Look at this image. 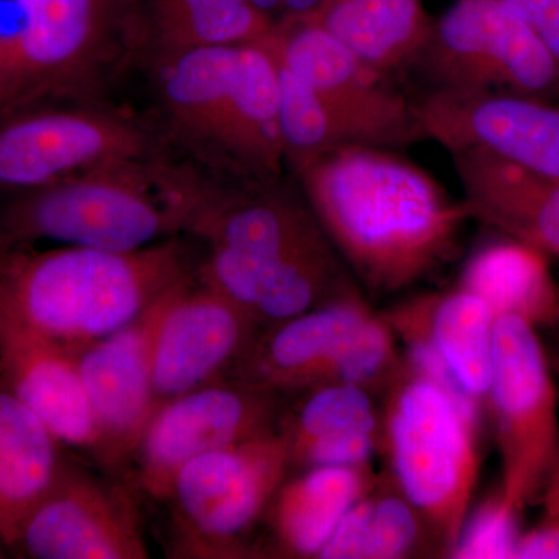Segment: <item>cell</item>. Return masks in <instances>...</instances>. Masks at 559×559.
<instances>
[{"label": "cell", "instance_id": "obj_1", "mask_svg": "<svg viewBox=\"0 0 559 559\" xmlns=\"http://www.w3.org/2000/svg\"><path fill=\"white\" fill-rule=\"evenodd\" d=\"M294 171L331 245L371 293H396L447 263L471 218L465 202L393 150L341 146Z\"/></svg>", "mask_w": 559, "mask_h": 559}, {"label": "cell", "instance_id": "obj_2", "mask_svg": "<svg viewBox=\"0 0 559 559\" xmlns=\"http://www.w3.org/2000/svg\"><path fill=\"white\" fill-rule=\"evenodd\" d=\"M189 231L207 246L200 277L261 329L358 293L308 202L275 180L212 193Z\"/></svg>", "mask_w": 559, "mask_h": 559}, {"label": "cell", "instance_id": "obj_3", "mask_svg": "<svg viewBox=\"0 0 559 559\" xmlns=\"http://www.w3.org/2000/svg\"><path fill=\"white\" fill-rule=\"evenodd\" d=\"M197 271L178 237L131 252L17 250L0 266V305L44 336L79 349L130 325Z\"/></svg>", "mask_w": 559, "mask_h": 559}, {"label": "cell", "instance_id": "obj_4", "mask_svg": "<svg viewBox=\"0 0 559 559\" xmlns=\"http://www.w3.org/2000/svg\"><path fill=\"white\" fill-rule=\"evenodd\" d=\"M263 40L173 51L157 61L173 134L252 183L274 182L286 165L277 64Z\"/></svg>", "mask_w": 559, "mask_h": 559}, {"label": "cell", "instance_id": "obj_5", "mask_svg": "<svg viewBox=\"0 0 559 559\" xmlns=\"http://www.w3.org/2000/svg\"><path fill=\"white\" fill-rule=\"evenodd\" d=\"M210 194L153 160L83 173L17 193L0 216V245L145 249L189 231Z\"/></svg>", "mask_w": 559, "mask_h": 559}, {"label": "cell", "instance_id": "obj_6", "mask_svg": "<svg viewBox=\"0 0 559 559\" xmlns=\"http://www.w3.org/2000/svg\"><path fill=\"white\" fill-rule=\"evenodd\" d=\"M14 31L0 55V112L55 98L86 100L148 36L143 0H11Z\"/></svg>", "mask_w": 559, "mask_h": 559}, {"label": "cell", "instance_id": "obj_7", "mask_svg": "<svg viewBox=\"0 0 559 559\" xmlns=\"http://www.w3.org/2000/svg\"><path fill=\"white\" fill-rule=\"evenodd\" d=\"M471 409L411 370L393 392L385 436L400 491L452 554L479 480L477 426Z\"/></svg>", "mask_w": 559, "mask_h": 559}, {"label": "cell", "instance_id": "obj_8", "mask_svg": "<svg viewBox=\"0 0 559 559\" xmlns=\"http://www.w3.org/2000/svg\"><path fill=\"white\" fill-rule=\"evenodd\" d=\"M395 367L392 326L356 293L260 333L231 377L282 399L329 384L367 389Z\"/></svg>", "mask_w": 559, "mask_h": 559}, {"label": "cell", "instance_id": "obj_9", "mask_svg": "<svg viewBox=\"0 0 559 559\" xmlns=\"http://www.w3.org/2000/svg\"><path fill=\"white\" fill-rule=\"evenodd\" d=\"M289 474L280 430L207 452L183 465L164 503L175 558H238Z\"/></svg>", "mask_w": 559, "mask_h": 559}, {"label": "cell", "instance_id": "obj_10", "mask_svg": "<svg viewBox=\"0 0 559 559\" xmlns=\"http://www.w3.org/2000/svg\"><path fill=\"white\" fill-rule=\"evenodd\" d=\"M487 404L502 460L498 496L521 514L543 492L559 460L557 390L538 333L527 320L496 319Z\"/></svg>", "mask_w": 559, "mask_h": 559}, {"label": "cell", "instance_id": "obj_11", "mask_svg": "<svg viewBox=\"0 0 559 559\" xmlns=\"http://www.w3.org/2000/svg\"><path fill=\"white\" fill-rule=\"evenodd\" d=\"M436 90L499 91L543 97L559 90L557 62L500 0H457L418 58Z\"/></svg>", "mask_w": 559, "mask_h": 559}, {"label": "cell", "instance_id": "obj_12", "mask_svg": "<svg viewBox=\"0 0 559 559\" xmlns=\"http://www.w3.org/2000/svg\"><path fill=\"white\" fill-rule=\"evenodd\" d=\"M131 120L91 106L14 110L0 120V187L27 191L103 168L151 160Z\"/></svg>", "mask_w": 559, "mask_h": 559}, {"label": "cell", "instance_id": "obj_13", "mask_svg": "<svg viewBox=\"0 0 559 559\" xmlns=\"http://www.w3.org/2000/svg\"><path fill=\"white\" fill-rule=\"evenodd\" d=\"M280 404L274 393L234 377L168 401L140 440L132 485L140 496L164 503L176 474L191 460L277 430Z\"/></svg>", "mask_w": 559, "mask_h": 559}, {"label": "cell", "instance_id": "obj_14", "mask_svg": "<svg viewBox=\"0 0 559 559\" xmlns=\"http://www.w3.org/2000/svg\"><path fill=\"white\" fill-rule=\"evenodd\" d=\"M134 485L68 465L22 522L11 549L33 559H146Z\"/></svg>", "mask_w": 559, "mask_h": 559}, {"label": "cell", "instance_id": "obj_15", "mask_svg": "<svg viewBox=\"0 0 559 559\" xmlns=\"http://www.w3.org/2000/svg\"><path fill=\"white\" fill-rule=\"evenodd\" d=\"M425 139L559 180V106L499 91L433 90L414 102Z\"/></svg>", "mask_w": 559, "mask_h": 559}, {"label": "cell", "instance_id": "obj_16", "mask_svg": "<svg viewBox=\"0 0 559 559\" xmlns=\"http://www.w3.org/2000/svg\"><path fill=\"white\" fill-rule=\"evenodd\" d=\"M253 322L198 271L173 290L153 345L156 411L168 401L230 378L260 336Z\"/></svg>", "mask_w": 559, "mask_h": 559}, {"label": "cell", "instance_id": "obj_17", "mask_svg": "<svg viewBox=\"0 0 559 559\" xmlns=\"http://www.w3.org/2000/svg\"><path fill=\"white\" fill-rule=\"evenodd\" d=\"M264 44L320 100L377 128L390 150L425 139L414 102L308 14L280 17Z\"/></svg>", "mask_w": 559, "mask_h": 559}, {"label": "cell", "instance_id": "obj_18", "mask_svg": "<svg viewBox=\"0 0 559 559\" xmlns=\"http://www.w3.org/2000/svg\"><path fill=\"white\" fill-rule=\"evenodd\" d=\"M175 289L124 329L79 349H70L75 356L97 429V463L109 473L132 462L156 414L154 336Z\"/></svg>", "mask_w": 559, "mask_h": 559}, {"label": "cell", "instance_id": "obj_19", "mask_svg": "<svg viewBox=\"0 0 559 559\" xmlns=\"http://www.w3.org/2000/svg\"><path fill=\"white\" fill-rule=\"evenodd\" d=\"M2 385L43 419L62 447L98 460V436L75 356L0 305Z\"/></svg>", "mask_w": 559, "mask_h": 559}, {"label": "cell", "instance_id": "obj_20", "mask_svg": "<svg viewBox=\"0 0 559 559\" xmlns=\"http://www.w3.org/2000/svg\"><path fill=\"white\" fill-rule=\"evenodd\" d=\"M451 157L471 218L559 259V180L480 151H457Z\"/></svg>", "mask_w": 559, "mask_h": 559}, {"label": "cell", "instance_id": "obj_21", "mask_svg": "<svg viewBox=\"0 0 559 559\" xmlns=\"http://www.w3.org/2000/svg\"><path fill=\"white\" fill-rule=\"evenodd\" d=\"M300 395L299 403L283 412L278 425L288 448L289 471L366 466L378 429L367 389L329 384Z\"/></svg>", "mask_w": 559, "mask_h": 559}, {"label": "cell", "instance_id": "obj_22", "mask_svg": "<svg viewBox=\"0 0 559 559\" xmlns=\"http://www.w3.org/2000/svg\"><path fill=\"white\" fill-rule=\"evenodd\" d=\"M369 487L366 466H319L294 477L288 474L264 514L278 554L318 558L344 514Z\"/></svg>", "mask_w": 559, "mask_h": 559}, {"label": "cell", "instance_id": "obj_23", "mask_svg": "<svg viewBox=\"0 0 559 559\" xmlns=\"http://www.w3.org/2000/svg\"><path fill=\"white\" fill-rule=\"evenodd\" d=\"M61 441L13 393L0 388V539L11 549L22 522L68 465Z\"/></svg>", "mask_w": 559, "mask_h": 559}, {"label": "cell", "instance_id": "obj_24", "mask_svg": "<svg viewBox=\"0 0 559 559\" xmlns=\"http://www.w3.org/2000/svg\"><path fill=\"white\" fill-rule=\"evenodd\" d=\"M308 16L382 73L415 64L433 27L421 0H322Z\"/></svg>", "mask_w": 559, "mask_h": 559}, {"label": "cell", "instance_id": "obj_25", "mask_svg": "<svg viewBox=\"0 0 559 559\" xmlns=\"http://www.w3.org/2000/svg\"><path fill=\"white\" fill-rule=\"evenodd\" d=\"M395 318L421 330L463 392L480 406L487 403L496 318L479 296L459 286L414 301Z\"/></svg>", "mask_w": 559, "mask_h": 559}, {"label": "cell", "instance_id": "obj_26", "mask_svg": "<svg viewBox=\"0 0 559 559\" xmlns=\"http://www.w3.org/2000/svg\"><path fill=\"white\" fill-rule=\"evenodd\" d=\"M459 286L479 296L496 319L516 316L535 329L559 325V283L547 255L520 241L509 238L474 253Z\"/></svg>", "mask_w": 559, "mask_h": 559}, {"label": "cell", "instance_id": "obj_27", "mask_svg": "<svg viewBox=\"0 0 559 559\" xmlns=\"http://www.w3.org/2000/svg\"><path fill=\"white\" fill-rule=\"evenodd\" d=\"M143 7L159 55L261 43L275 22L250 0H143Z\"/></svg>", "mask_w": 559, "mask_h": 559}, {"label": "cell", "instance_id": "obj_28", "mask_svg": "<svg viewBox=\"0 0 559 559\" xmlns=\"http://www.w3.org/2000/svg\"><path fill=\"white\" fill-rule=\"evenodd\" d=\"M274 60L278 73L280 132L286 164L294 170L319 154L341 146L366 145L390 150L377 128L326 105L299 76L277 58Z\"/></svg>", "mask_w": 559, "mask_h": 559}, {"label": "cell", "instance_id": "obj_29", "mask_svg": "<svg viewBox=\"0 0 559 559\" xmlns=\"http://www.w3.org/2000/svg\"><path fill=\"white\" fill-rule=\"evenodd\" d=\"M421 518L399 495L362 496L344 514L319 551L323 559H392L409 554Z\"/></svg>", "mask_w": 559, "mask_h": 559}, {"label": "cell", "instance_id": "obj_30", "mask_svg": "<svg viewBox=\"0 0 559 559\" xmlns=\"http://www.w3.org/2000/svg\"><path fill=\"white\" fill-rule=\"evenodd\" d=\"M520 513L503 506L496 495L474 516L466 520L454 558H514L520 532Z\"/></svg>", "mask_w": 559, "mask_h": 559}, {"label": "cell", "instance_id": "obj_31", "mask_svg": "<svg viewBox=\"0 0 559 559\" xmlns=\"http://www.w3.org/2000/svg\"><path fill=\"white\" fill-rule=\"evenodd\" d=\"M540 521L518 540L514 558L559 559V460L543 488Z\"/></svg>", "mask_w": 559, "mask_h": 559}, {"label": "cell", "instance_id": "obj_32", "mask_svg": "<svg viewBox=\"0 0 559 559\" xmlns=\"http://www.w3.org/2000/svg\"><path fill=\"white\" fill-rule=\"evenodd\" d=\"M538 36L559 69V0H500Z\"/></svg>", "mask_w": 559, "mask_h": 559}, {"label": "cell", "instance_id": "obj_33", "mask_svg": "<svg viewBox=\"0 0 559 559\" xmlns=\"http://www.w3.org/2000/svg\"><path fill=\"white\" fill-rule=\"evenodd\" d=\"M7 547L5 544H3V540L0 539V558H3V554H5Z\"/></svg>", "mask_w": 559, "mask_h": 559}, {"label": "cell", "instance_id": "obj_34", "mask_svg": "<svg viewBox=\"0 0 559 559\" xmlns=\"http://www.w3.org/2000/svg\"><path fill=\"white\" fill-rule=\"evenodd\" d=\"M0 388H2V378H0Z\"/></svg>", "mask_w": 559, "mask_h": 559}]
</instances>
